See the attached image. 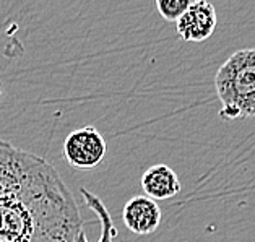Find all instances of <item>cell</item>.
<instances>
[{
	"mask_svg": "<svg viewBox=\"0 0 255 242\" xmlns=\"http://www.w3.org/2000/svg\"><path fill=\"white\" fill-rule=\"evenodd\" d=\"M83 220L44 158L0 140V242H77Z\"/></svg>",
	"mask_w": 255,
	"mask_h": 242,
	"instance_id": "1",
	"label": "cell"
},
{
	"mask_svg": "<svg viewBox=\"0 0 255 242\" xmlns=\"http://www.w3.org/2000/svg\"><path fill=\"white\" fill-rule=\"evenodd\" d=\"M215 88L226 121L255 117V49L231 54L218 68Z\"/></svg>",
	"mask_w": 255,
	"mask_h": 242,
	"instance_id": "2",
	"label": "cell"
},
{
	"mask_svg": "<svg viewBox=\"0 0 255 242\" xmlns=\"http://www.w3.org/2000/svg\"><path fill=\"white\" fill-rule=\"evenodd\" d=\"M62 151H64L65 161L72 167L90 171L103 163L108 145L98 128L86 125L67 135Z\"/></svg>",
	"mask_w": 255,
	"mask_h": 242,
	"instance_id": "3",
	"label": "cell"
},
{
	"mask_svg": "<svg viewBox=\"0 0 255 242\" xmlns=\"http://www.w3.org/2000/svg\"><path fill=\"white\" fill-rule=\"evenodd\" d=\"M218 24L216 10L207 0L190 2L185 13L176 21L180 39L189 42H203L213 36Z\"/></svg>",
	"mask_w": 255,
	"mask_h": 242,
	"instance_id": "4",
	"label": "cell"
},
{
	"mask_svg": "<svg viewBox=\"0 0 255 242\" xmlns=\"http://www.w3.org/2000/svg\"><path fill=\"white\" fill-rule=\"evenodd\" d=\"M122 221L128 231L138 236L153 234L161 225L159 205L145 195H136L126 203Z\"/></svg>",
	"mask_w": 255,
	"mask_h": 242,
	"instance_id": "5",
	"label": "cell"
},
{
	"mask_svg": "<svg viewBox=\"0 0 255 242\" xmlns=\"http://www.w3.org/2000/svg\"><path fill=\"white\" fill-rule=\"evenodd\" d=\"M141 189L151 200H167L180 192V181L176 171L166 164H154L143 172Z\"/></svg>",
	"mask_w": 255,
	"mask_h": 242,
	"instance_id": "6",
	"label": "cell"
},
{
	"mask_svg": "<svg viewBox=\"0 0 255 242\" xmlns=\"http://www.w3.org/2000/svg\"><path fill=\"white\" fill-rule=\"evenodd\" d=\"M80 194H82L85 203L88 205V208H91L93 212L98 215L99 223H101V238H99L96 242H114L116 236H117V228L114 226L113 223V216H111L109 210L106 208L104 202L101 198H98L93 192H90L88 189L82 187L80 189ZM77 242H90L88 239L85 238V233L82 231L78 234Z\"/></svg>",
	"mask_w": 255,
	"mask_h": 242,
	"instance_id": "7",
	"label": "cell"
},
{
	"mask_svg": "<svg viewBox=\"0 0 255 242\" xmlns=\"http://www.w3.org/2000/svg\"><path fill=\"white\" fill-rule=\"evenodd\" d=\"M192 0H156V8L166 21L176 23L189 8Z\"/></svg>",
	"mask_w": 255,
	"mask_h": 242,
	"instance_id": "8",
	"label": "cell"
},
{
	"mask_svg": "<svg viewBox=\"0 0 255 242\" xmlns=\"http://www.w3.org/2000/svg\"><path fill=\"white\" fill-rule=\"evenodd\" d=\"M0 93H2V86H0Z\"/></svg>",
	"mask_w": 255,
	"mask_h": 242,
	"instance_id": "9",
	"label": "cell"
}]
</instances>
